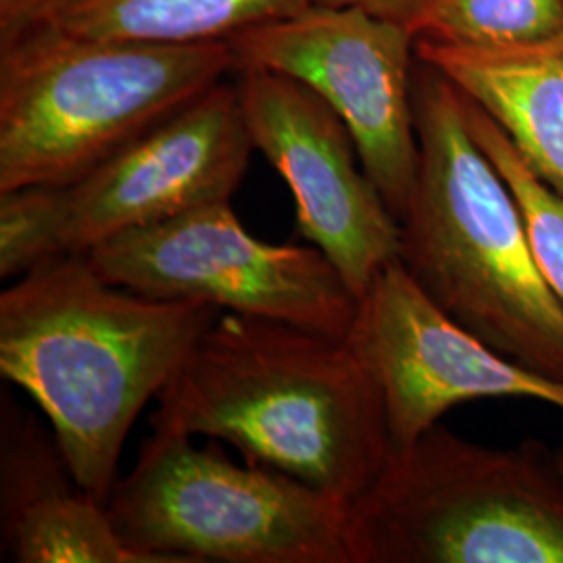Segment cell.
Returning a JSON list of instances; mask_svg holds the SVG:
<instances>
[{
  "label": "cell",
  "instance_id": "6da1fadb",
  "mask_svg": "<svg viewBox=\"0 0 563 563\" xmlns=\"http://www.w3.org/2000/svg\"><path fill=\"white\" fill-rule=\"evenodd\" d=\"M220 316L104 280L86 255L53 257L0 292V376L41 407L74 478L107 505L132 426Z\"/></svg>",
  "mask_w": 563,
  "mask_h": 563
},
{
  "label": "cell",
  "instance_id": "7a4b0ae2",
  "mask_svg": "<svg viewBox=\"0 0 563 563\" xmlns=\"http://www.w3.org/2000/svg\"><path fill=\"white\" fill-rule=\"evenodd\" d=\"M151 426L232 444L349 505L393 455L383 393L349 342L232 311L159 393Z\"/></svg>",
  "mask_w": 563,
  "mask_h": 563
},
{
  "label": "cell",
  "instance_id": "3957f363",
  "mask_svg": "<svg viewBox=\"0 0 563 563\" xmlns=\"http://www.w3.org/2000/svg\"><path fill=\"white\" fill-rule=\"evenodd\" d=\"M413 118L420 157L399 262L451 320L563 383V302L537 265L511 188L467 128L462 92L422 59Z\"/></svg>",
  "mask_w": 563,
  "mask_h": 563
},
{
  "label": "cell",
  "instance_id": "277c9868",
  "mask_svg": "<svg viewBox=\"0 0 563 563\" xmlns=\"http://www.w3.org/2000/svg\"><path fill=\"white\" fill-rule=\"evenodd\" d=\"M236 71L228 42L81 36L41 21L0 44V195L63 186Z\"/></svg>",
  "mask_w": 563,
  "mask_h": 563
},
{
  "label": "cell",
  "instance_id": "5b68a950",
  "mask_svg": "<svg viewBox=\"0 0 563 563\" xmlns=\"http://www.w3.org/2000/svg\"><path fill=\"white\" fill-rule=\"evenodd\" d=\"M357 563H563V476L541 444L490 449L441 423L393 449L353 505Z\"/></svg>",
  "mask_w": 563,
  "mask_h": 563
},
{
  "label": "cell",
  "instance_id": "8992f818",
  "mask_svg": "<svg viewBox=\"0 0 563 563\" xmlns=\"http://www.w3.org/2000/svg\"><path fill=\"white\" fill-rule=\"evenodd\" d=\"M107 511L148 563H357L353 505L153 426Z\"/></svg>",
  "mask_w": 563,
  "mask_h": 563
},
{
  "label": "cell",
  "instance_id": "52a82bcc",
  "mask_svg": "<svg viewBox=\"0 0 563 563\" xmlns=\"http://www.w3.org/2000/svg\"><path fill=\"white\" fill-rule=\"evenodd\" d=\"M255 144L239 84L213 86L174 118L63 186L0 195V278L84 255L123 232L230 201Z\"/></svg>",
  "mask_w": 563,
  "mask_h": 563
},
{
  "label": "cell",
  "instance_id": "ba28073f",
  "mask_svg": "<svg viewBox=\"0 0 563 563\" xmlns=\"http://www.w3.org/2000/svg\"><path fill=\"white\" fill-rule=\"evenodd\" d=\"M84 255L104 280L141 295L205 302L342 341L360 301L318 246L253 236L230 201L123 232Z\"/></svg>",
  "mask_w": 563,
  "mask_h": 563
},
{
  "label": "cell",
  "instance_id": "9c48e42d",
  "mask_svg": "<svg viewBox=\"0 0 563 563\" xmlns=\"http://www.w3.org/2000/svg\"><path fill=\"white\" fill-rule=\"evenodd\" d=\"M236 71L267 69L301 81L353 134L363 169L401 222L418 178L413 118L416 36L360 9L307 4L228 41Z\"/></svg>",
  "mask_w": 563,
  "mask_h": 563
},
{
  "label": "cell",
  "instance_id": "30bf717a",
  "mask_svg": "<svg viewBox=\"0 0 563 563\" xmlns=\"http://www.w3.org/2000/svg\"><path fill=\"white\" fill-rule=\"evenodd\" d=\"M236 84L255 148L295 197L299 234L360 299L399 260L401 222L363 169L351 130L320 95L288 76L242 69Z\"/></svg>",
  "mask_w": 563,
  "mask_h": 563
},
{
  "label": "cell",
  "instance_id": "8fae6325",
  "mask_svg": "<svg viewBox=\"0 0 563 563\" xmlns=\"http://www.w3.org/2000/svg\"><path fill=\"white\" fill-rule=\"evenodd\" d=\"M346 342L383 393L393 449L476 399H530L563 411L562 380L511 362L451 320L399 260L360 297Z\"/></svg>",
  "mask_w": 563,
  "mask_h": 563
},
{
  "label": "cell",
  "instance_id": "7c38bea8",
  "mask_svg": "<svg viewBox=\"0 0 563 563\" xmlns=\"http://www.w3.org/2000/svg\"><path fill=\"white\" fill-rule=\"evenodd\" d=\"M0 543L18 563H148L74 478L53 432L2 401Z\"/></svg>",
  "mask_w": 563,
  "mask_h": 563
},
{
  "label": "cell",
  "instance_id": "4fadbf2b",
  "mask_svg": "<svg viewBox=\"0 0 563 563\" xmlns=\"http://www.w3.org/2000/svg\"><path fill=\"white\" fill-rule=\"evenodd\" d=\"M416 53L497 121L523 162L563 195V34L504 48L416 38Z\"/></svg>",
  "mask_w": 563,
  "mask_h": 563
},
{
  "label": "cell",
  "instance_id": "5bb4252c",
  "mask_svg": "<svg viewBox=\"0 0 563 563\" xmlns=\"http://www.w3.org/2000/svg\"><path fill=\"white\" fill-rule=\"evenodd\" d=\"M305 7L307 0H60L42 21L95 38L199 44L228 42Z\"/></svg>",
  "mask_w": 563,
  "mask_h": 563
},
{
  "label": "cell",
  "instance_id": "9a60e30c",
  "mask_svg": "<svg viewBox=\"0 0 563 563\" xmlns=\"http://www.w3.org/2000/svg\"><path fill=\"white\" fill-rule=\"evenodd\" d=\"M462 97L467 128L511 188L522 211L537 265L551 290L563 302V195L523 162L497 121L465 95Z\"/></svg>",
  "mask_w": 563,
  "mask_h": 563
},
{
  "label": "cell",
  "instance_id": "2e32d148",
  "mask_svg": "<svg viewBox=\"0 0 563 563\" xmlns=\"http://www.w3.org/2000/svg\"><path fill=\"white\" fill-rule=\"evenodd\" d=\"M416 38L504 48L563 34V0H432Z\"/></svg>",
  "mask_w": 563,
  "mask_h": 563
},
{
  "label": "cell",
  "instance_id": "e0dca14e",
  "mask_svg": "<svg viewBox=\"0 0 563 563\" xmlns=\"http://www.w3.org/2000/svg\"><path fill=\"white\" fill-rule=\"evenodd\" d=\"M430 2L432 0H307V4L330 9H360L369 15L401 23L411 32H416V25Z\"/></svg>",
  "mask_w": 563,
  "mask_h": 563
},
{
  "label": "cell",
  "instance_id": "ac0fdd59",
  "mask_svg": "<svg viewBox=\"0 0 563 563\" xmlns=\"http://www.w3.org/2000/svg\"><path fill=\"white\" fill-rule=\"evenodd\" d=\"M60 0H0V44L41 23Z\"/></svg>",
  "mask_w": 563,
  "mask_h": 563
},
{
  "label": "cell",
  "instance_id": "d6986e66",
  "mask_svg": "<svg viewBox=\"0 0 563 563\" xmlns=\"http://www.w3.org/2000/svg\"><path fill=\"white\" fill-rule=\"evenodd\" d=\"M555 463H558V467H560V472H562L563 476V453H560V455H555Z\"/></svg>",
  "mask_w": 563,
  "mask_h": 563
}]
</instances>
